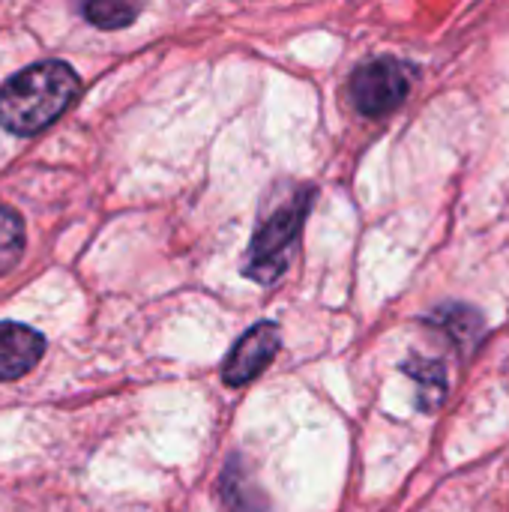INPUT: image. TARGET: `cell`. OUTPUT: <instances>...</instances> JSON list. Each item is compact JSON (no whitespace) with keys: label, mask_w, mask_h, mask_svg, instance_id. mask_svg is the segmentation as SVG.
I'll return each mask as SVG.
<instances>
[{"label":"cell","mask_w":509,"mask_h":512,"mask_svg":"<svg viewBox=\"0 0 509 512\" xmlns=\"http://www.w3.org/2000/svg\"><path fill=\"white\" fill-rule=\"evenodd\" d=\"M81 81L63 60H42L9 78L0 90V126L15 135H36L51 126L78 96Z\"/></svg>","instance_id":"obj_1"},{"label":"cell","mask_w":509,"mask_h":512,"mask_svg":"<svg viewBox=\"0 0 509 512\" xmlns=\"http://www.w3.org/2000/svg\"><path fill=\"white\" fill-rule=\"evenodd\" d=\"M414 84V66L399 57H375L351 78V102L366 117H381L399 108Z\"/></svg>","instance_id":"obj_3"},{"label":"cell","mask_w":509,"mask_h":512,"mask_svg":"<svg viewBox=\"0 0 509 512\" xmlns=\"http://www.w3.org/2000/svg\"><path fill=\"white\" fill-rule=\"evenodd\" d=\"M279 345H282V336H279V327L273 321L255 324L228 354L225 369H222V381L228 387H243V384L255 381L270 366V360L279 354Z\"/></svg>","instance_id":"obj_4"},{"label":"cell","mask_w":509,"mask_h":512,"mask_svg":"<svg viewBox=\"0 0 509 512\" xmlns=\"http://www.w3.org/2000/svg\"><path fill=\"white\" fill-rule=\"evenodd\" d=\"M312 189H303L297 198H291L285 207H279L255 234L246 261H243V273L252 282L261 285H273L285 270H288V252L303 228V219L312 207Z\"/></svg>","instance_id":"obj_2"},{"label":"cell","mask_w":509,"mask_h":512,"mask_svg":"<svg viewBox=\"0 0 509 512\" xmlns=\"http://www.w3.org/2000/svg\"><path fill=\"white\" fill-rule=\"evenodd\" d=\"M21 252H24V222L12 207L0 204V273L18 264Z\"/></svg>","instance_id":"obj_9"},{"label":"cell","mask_w":509,"mask_h":512,"mask_svg":"<svg viewBox=\"0 0 509 512\" xmlns=\"http://www.w3.org/2000/svg\"><path fill=\"white\" fill-rule=\"evenodd\" d=\"M429 321L438 324L441 330H447L459 345L477 342L480 333H483V318H480L477 309H471V306H441V309L432 312Z\"/></svg>","instance_id":"obj_8"},{"label":"cell","mask_w":509,"mask_h":512,"mask_svg":"<svg viewBox=\"0 0 509 512\" xmlns=\"http://www.w3.org/2000/svg\"><path fill=\"white\" fill-rule=\"evenodd\" d=\"M402 372L417 384V408L423 414L438 411L441 402L447 399V369H444V363L432 360V357L411 354L402 363Z\"/></svg>","instance_id":"obj_7"},{"label":"cell","mask_w":509,"mask_h":512,"mask_svg":"<svg viewBox=\"0 0 509 512\" xmlns=\"http://www.w3.org/2000/svg\"><path fill=\"white\" fill-rule=\"evenodd\" d=\"M138 15V6H129V3H117V0H93L84 6V18L93 21L96 27L102 30H117V27H126L132 18Z\"/></svg>","instance_id":"obj_10"},{"label":"cell","mask_w":509,"mask_h":512,"mask_svg":"<svg viewBox=\"0 0 509 512\" xmlns=\"http://www.w3.org/2000/svg\"><path fill=\"white\" fill-rule=\"evenodd\" d=\"M222 501L228 512H270L267 495L255 486L249 465L234 456L222 471Z\"/></svg>","instance_id":"obj_6"},{"label":"cell","mask_w":509,"mask_h":512,"mask_svg":"<svg viewBox=\"0 0 509 512\" xmlns=\"http://www.w3.org/2000/svg\"><path fill=\"white\" fill-rule=\"evenodd\" d=\"M45 354V339L15 321H0V381H15L27 375Z\"/></svg>","instance_id":"obj_5"}]
</instances>
